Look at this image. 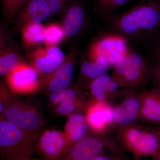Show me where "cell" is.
I'll return each mask as SVG.
<instances>
[{"instance_id":"obj_1","label":"cell","mask_w":160,"mask_h":160,"mask_svg":"<svg viewBox=\"0 0 160 160\" xmlns=\"http://www.w3.org/2000/svg\"><path fill=\"white\" fill-rule=\"evenodd\" d=\"M108 19L110 28L127 40L153 41L160 33V0H141L128 11Z\"/></svg>"},{"instance_id":"obj_2","label":"cell","mask_w":160,"mask_h":160,"mask_svg":"<svg viewBox=\"0 0 160 160\" xmlns=\"http://www.w3.org/2000/svg\"><path fill=\"white\" fill-rule=\"evenodd\" d=\"M122 148L140 159L160 155V129L136 123L116 129Z\"/></svg>"},{"instance_id":"obj_3","label":"cell","mask_w":160,"mask_h":160,"mask_svg":"<svg viewBox=\"0 0 160 160\" xmlns=\"http://www.w3.org/2000/svg\"><path fill=\"white\" fill-rule=\"evenodd\" d=\"M38 138L2 119L0 121V152L4 160L32 158L36 152Z\"/></svg>"},{"instance_id":"obj_4","label":"cell","mask_w":160,"mask_h":160,"mask_svg":"<svg viewBox=\"0 0 160 160\" xmlns=\"http://www.w3.org/2000/svg\"><path fill=\"white\" fill-rule=\"evenodd\" d=\"M152 65L138 53L129 51L112 67V77L122 89L137 91L151 80Z\"/></svg>"},{"instance_id":"obj_5","label":"cell","mask_w":160,"mask_h":160,"mask_svg":"<svg viewBox=\"0 0 160 160\" xmlns=\"http://www.w3.org/2000/svg\"><path fill=\"white\" fill-rule=\"evenodd\" d=\"M122 147L117 139L107 133L91 132L67 148L59 160H91L109 151L122 153Z\"/></svg>"},{"instance_id":"obj_6","label":"cell","mask_w":160,"mask_h":160,"mask_svg":"<svg viewBox=\"0 0 160 160\" xmlns=\"http://www.w3.org/2000/svg\"><path fill=\"white\" fill-rule=\"evenodd\" d=\"M119 102L114 106L112 130L140 121L141 101L139 92L124 89Z\"/></svg>"},{"instance_id":"obj_7","label":"cell","mask_w":160,"mask_h":160,"mask_svg":"<svg viewBox=\"0 0 160 160\" xmlns=\"http://www.w3.org/2000/svg\"><path fill=\"white\" fill-rule=\"evenodd\" d=\"M130 50L127 40L118 34H109L96 40L92 44L88 57H102L106 59L112 68Z\"/></svg>"},{"instance_id":"obj_8","label":"cell","mask_w":160,"mask_h":160,"mask_svg":"<svg viewBox=\"0 0 160 160\" xmlns=\"http://www.w3.org/2000/svg\"><path fill=\"white\" fill-rule=\"evenodd\" d=\"M27 56L30 66L42 79L53 73L66 58L62 50L57 46L38 47L29 52Z\"/></svg>"},{"instance_id":"obj_9","label":"cell","mask_w":160,"mask_h":160,"mask_svg":"<svg viewBox=\"0 0 160 160\" xmlns=\"http://www.w3.org/2000/svg\"><path fill=\"white\" fill-rule=\"evenodd\" d=\"M2 113L4 119L39 138L42 122L39 115L31 107L19 103H11L5 106Z\"/></svg>"},{"instance_id":"obj_10","label":"cell","mask_w":160,"mask_h":160,"mask_svg":"<svg viewBox=\"0 0 160 160\" xmlns=\"http://www.w3.org/2000/svg\"><path fill=\"white\" fill-rule=\"evenodd\" d=\"M113 108L112 103L87 100L84 111L91 132L104 134L112 131Z\"/></svg>"},{"instance_id":"obj_11","label":"cell","mask_w":160,"mask_h":160,"mask_svg":"<svg viewBox=\"0 0 160 160\" xmlns=\"http://www.w3.org/2000/svg\"><path fill=\"white\" fill-rule=\"evenodd\" d=\"M40 78L37 71L26 63L6 75V83L9 89L17 93L35 91L40 87Z\"/></svg>"},{"instance_id":"obj_12","label":"cell","mask_w":160,"mask_h":160,"mask_svg":"<svg viewBox=\"0 0 160 160\" xmlns=\"http://www.w3.org/2000/svg\"><path fill=\"white\" fill-rule=\"evenodd\" d=\"M66 148L65 133L51 129L44 132L39 137L36 152L43 160H58Z\"/></svg>"},{"instance_id":"obj_13","label":"cell","mask_w":160,"mask_h":160,"mask_svg":"<svg viewBox=\"0 0 160 160\" xmlns=\"http://www.w3.org/2000/svg\"><path fill=\"white\" fill-rule=\"evenodd\" d=\"M76 51L68 53L61 66L48 77L41 80V86H46L50 92L68 88L71 84L74 72Z\"/></svg>"},{"instance_id":"obj_14","label":"cell","mask_w":160,"mask_h":160,"mask_svg":"<svg viewBox=\"0 0 160 160\" xmlns=\"http://www.w3.org/2000/svg\"><path fill=\"white\" fill-rule=\"evenodd\" d=\"M141 101L140 121L160 125V89L153 88L139 92Z\"/></svg>"},{"instance_id":"obj_15","label":"cell","mask_w":160,"mask_h":160,"mask_svg":"<svg viewBox=\"0 0 160 160\" xmlns=\"http://www.w3.org/2000/svg\"><path fill=\"white\" fill-rule=\"evenodd\" d=\"M110 68L109 63L104 58H89L88 60H85L82 63L77 85L84 91L92 81L107 73Z\"/></svg>"},{"instance_id":"obj_16","label":"cell","mask_w":160,"mask_h":160,"mask_svg":"<svg viewBox=\"0 0 160 160\" xmlns=\"http://www.w3.org/2000/svg\"><path fill=\"white\" fill-rule=\"evenodd\" d=\"M86 18L85 10L79 3H72L65 10L62 25L65 37H73L82 29Z\"/></svg>"},{"instance_id":"obj_17","label":"cell","mask_w":160,"mask_h":160,"mask_svg":"<svg viewBox=\"0 0 160 160\" xmlns=\"http://www.w3.org/2000/svg\"><path fill=\"white\" fill-rule=\"evenodd\" d=\"M91 132L86 122L85 111L70 115L65 127L66 149Z\"/></svg>"},{"instance_id":"obj_18","label":"cell","mask_w":160,"mask_h":160,"mask_svg":"<svg viewBox=\"0 0 160 160\" xmlns=\"http://www.w3.org/2000/svg\"><path fill=\"white\" fill-rule=\"evenodd\" d=\"M50 14L46 0H28L26 6L19 12L18 21L22 26L29 23L41 24Z\"/></svg>"},{"instance_id":"obj_19","label":"cell","mask_w":160,"mask_h":160,"mask_svg":"<svg viewBox=\"0 0 160 160\" xmlns=\"http://www.w3.org/2000/svg\"><path fill=\"white\" fill-rule=\"evenodd\" d=\"M112 78V75L106 73L92 81L86 89L89 91V100L112 104L115 96L116 87Z\"/></svg>"},{"instance_id":"obj_20","label":"cell","mask_w":160,"mask_h":160,"mask_svg":"<svg viewBox=\"0 0 160 160\" xmlns=\"http://www.w3.org/2000/svg\"><path fill=\"white\" fill-rule=\"evenodd\" d=\"M46 26L41 24L27 23L22 26V37L23 44L30 47L45 42Z\"/></svg>"},{"instance_id":"obj_21","label":"cell","mask_w":160,"mask_h":160,"mask_svg":"<svg viewBox=\"0 0 160 160\" xmlns=\"http://www.w3.org/2000/svg\"><path fill=\"white\" fill-rule=\"evenodd\" d=\"M24 63L14 52L9 50L1 52L0 74L6 76Z\"/></svg>"},{"instance_id":"obj_22","label":"cell","mask_w":160,"mask_h":160,"mask_svg":"<svg viewBox=\"0 0 160 160\" xmlns=\"http://www.w3.org/2000/svg\"><path fill=\"white\" fill-rule=\"evenodd\" d=\"M85 96L84 92L77 85L51 92L49 95L50 102L54 104H59L67 100L74 99Z\"/></svg>"},{"instance_id":"obj_23","label":"cell","mask_w":160,"mask_h":160,"mask_svg":"<svg viewBox=\"0 0 160 160\" xmlns=\"http://www.w3.org/2000/svg\"><path fill=\"white\" fill-rule=\"evenodd\" d=\"M65 37L62 26L56 24H51L46 27L45 42L46 46H57Z\"/></svg>"},{"instance_id":"obj_24","label":"cell","mask_w":160,"mask_h":160,"mask_svg":"<svg viewBox=\"0 0 160 160\" xmlns=\"http://www.w3.org/2000/svg\"><path fill=\"white\" fill-rule=\"evenodd\" d=\"M130 0H96L97 5L100 13L109 18L117 9Z\"/></svg>"},{"instance_id":"obj_25","label":"cell","mask_w":160,"mask_h":160,"mask_svg":"<svg viewBox=\"0 0 160 160\" xmlns=\"http://www.w3.org/2000/svg\"><path fill=\"white\" fill-rule=\"evenodd\" d=\"M27 0H2L4 16L8 19L15 16Z\"/></svg>"},{"instance_id":"obj_26","label":"cell","mask_w":160,"mask_h":160,"mask_svg":"<svg viewBox=\"0 0 160 160\" xmlns=\"http://www.w3.org/2000/svg\"><path fill=\"white\" fill-rule=\"evenodd\" d=\"M151 80L153 85V88L160 89V59L152 65Z\"/></svg>"},{"instance_id":"obj_27","label":"cell","mask_w":160,"mask_h":160,"mask_svg":"<svg viewBox=\"0 0 160 160\" xmlns=\"http://www.w3.org/2000/svg\"><path fill=\"white\" fill-rule=\"evenodd\" d=\"M67 0H51L48 2V6L50 13L58 14L62 11L65 7Z\"/></svg>"},{"instance_id":"obj_28","label":"cell","mask_w":160,"mask_h":160,"mask_svg":"<svg viewBox=\"0 0 160 160\" xmlns=\"http://www.w3.org/2000/svg\"><path fill=\"white\" fill-rule=\"evenodd\" d=\"M122 153H112L109 155H101L91 160H122Z\"/></svg>"},{"instance_id":"obj_29","label":"cell","mask_w":160,"mask_h":160,"mask_svg":"<svg viewBox=\"0 0 160 160\" xmlns=\"http://www.w3.org/2000/svg\"><path fill=\"white\" fill-rule=\"evenodd\" d=\"M152 51L155 57L157 59H160V33L153 41Z\"/></svg>"},{"instance_id":"obj_30","label":"cell","mask_w":160,"mask_h":160,"mask_svg":"<svg viewBox=\"0 0 160 160\" xmlns=\"http://www.w3.org/2000/svg\"><path fill=\"white\" fill-rule=\"evenodd\" d=\"M18 160H42L39 159L33 158H28L22 159H19Z\"/></svg>"},{"instance_id":"obj_31","label":"cell","mask_w":160,"mask_h":160,"mask_svg":"<svg viewBox=\"0 0 160 160\" xmlns=\"http://www.w3.org/2000/svg\"><path fill=\"white\" fill-rule=\"evenodd\" d=\"M151 160H160V158L158 157H153L152 158V159Z\"/></svg>"},{"instance_id":"obj_32","label":"cell","mask_w":160,"mask_h":160,"mask_svg":"<svg viewBox=\"0 0 160 160\" xmlns=\"http://www.w3.org/2000/svg\"><path fill=\"white\" fill-rule=\"evenodd\" d=\"M130 160H140V159L137 158L133 157V158L132 159Z\"/></svg>"},{"instance_id":"obj_33","label":"cell","mask_w":160,"mask_h":160,"mask_svg":"<svg viewBox=\"0 0 160 160\" xmlns=\"http://www.w3.org/2000/svg\"><path fill=\"white\" fill-rule=\"evenodd\" d=\"M46 2H49V1H51V0H46Z\"/></svg>"},{"instance_id":"obj_34","label":"cell","mask_w":160,"mask_h":160,"mask_svg":"<svg viewBox=\"0 0 160 160\" xmlns=\"http://www.w3.org/2000/svg\"><path fill=\"white\" fill-rule=\"evenodd\" d=\"M158 157H159V158H160V155H159V156H158Z\"/></svg>"},{"instance_id":"obj_35","label":"cell","mask_w":160,"mask_h":160,"mask_svg":"<svg viewBox=\"0 0 160 160\" xmlns=\"http://www.w3.org/2000/svg\"></svg>"}]
</instances>
